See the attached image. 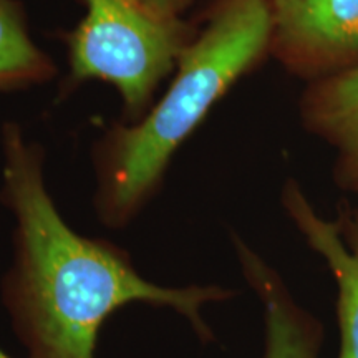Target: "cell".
Listing matches in <instances>:
<instances>
[{"label": "cell", "instance_id": "1", "mask_svg": "<svg viewBox=\"0 0 358 358\" xmlns=\"http://www.w3.org/2000/svg\"><path fill=\"white\" fill-rule=\"evenodd\" d=\"M0 148V203L13 219L0 297L27 358H96L103 324L131 303L171 310L201 342H213L204 308L229 301L234 290L150 280L129 250L80 234L65 221L45 179V150L20 124H2Z\"/></svg>", "mask_w": 358, "mask_h": 358}, {"label": "cell", "instance_id": "2", "mask_svg": "<svg viewBox=\"0 0 358 358\" xmlns=\"http://www.w3.org/2000/svg\"><path fill=\"white\" fill-rule=\"evenodd\" d=\"M271 57L266 0H213L168 87L134 122L113 123L92 150L93 209L122 231L153 203L174 156L231 88Z\"/></svg>", "mask_w": 358, "mask_h": 358}, {"label": "cell", "instance_id": "3", "mask_svg": "<svg viewBox=\"0 0 358 358\" xmlns=\"http://www.w3.org/2000/svg\"><path fill=\"white\" fill-rule=\"evenodd\" d=\"M85 17L66 38L70 82L111 85L122 98L123 122H134L171 77L198 25L138 0H85Z\"/></svg>", "mask_w": 358, "mask_h": 358}, {"label": "cell", "instance_id": "4", "mask_svg": "<svg viewBox=\"0 0 358 358\" xmlns=\"http://www.w3.org/2000/svg\"><path fill=\"white\" fill-rule=\"evenodd\" d=\"M271 57L307 83L358 69V0H266Z\"/></svg>", "mask_w": 358, "mask_h": 358}, {"label": "cell", "instance_id": "5", "mask_svg": "<svg viewBox=\"0 0 358 358\" xmlns=\"http://www.w3.org/2000/svg\"><path fill=\"white\" fill-rule=\"evenodd\" d=\"M280 204L303 243L325 262L337 285V358H358V208L342 203L335 219L322 216L292 178L282 186Z\"/></svg>", "mask_w": 358, "mask_h": 358}, {"label": "cell", "instance_id": "6", "mask_svg": "<svg viewBox=\"0 0 358 358\" xmlns=\"http://www.w3.org/2000/svg\"><path fill=\"white\" fill-rule=\"evenodd\" d=\"M229 239L241 274L262 310L261 358H320L325 332L319 317L295 299L280 272L239 232L231 231Z\"/></svg>", "mask_w": 358, "mask_h": 358}, {"label": "cell", "instance_id": "7", "mask_svg": "<svg viewBox=\"0 0 358 358\" xmlns=\"http://www.w3.org/2000/svg\"><path fill=\"white\" fill-rule=\"evenodd\" d=\"M301 122L334 151V179L358 194V69L307 85Z\"/></svg>", "mask_w": 358, "mask_h": 358}, {"label": "cell", "instance_id": "8", "mask_svg": "<svg viewBox=\"0 0 358 358\" xmlns=\"http://www.w3.org/2000/svg\"><path fill=\"white\" fill-rule=\"evenodd\" d=\"M53 58L35 42L19 0H0V93L38 87L55 77Z\"/></svg>", "mask_w": 358, "mask_h": 358}, {"label": "cell", "instance_id": "9", "mask_svg": "<svg viewBox=\"0 0 358 358\" xmlns=\"http://www.w3.org/2000/svg\"><path fill=\"white\" fill-rule=\"evenodd\" d=\"M143 6L166 17H185L196 0H138Z\"/></svg>", "mask_w": 358, "mask_h": 358}, {"label": "cell", "instance_id": "10", "mask_svg": "<svg viewBox=\"0 0 358 358\" xmlns=\"http://www.w3.org/2000/svg\"><path fill=\"white\" fill-rule=\"evenodd\" d=\"M0 358H13V357H10V355H8V353L3 352L2 347H0Z\"/></svg>", "mask_w": 358, "mask_h": 358}]
</instances>
